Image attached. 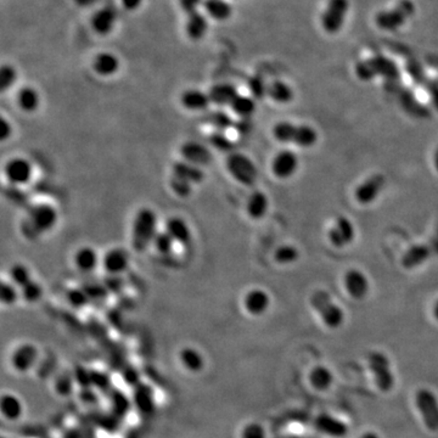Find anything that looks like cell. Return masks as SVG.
Listing matches in <instances>:
<instances>
[{
  "instance_id": "6da1fadb",
  "label": "cell",
  "mask_w": 438,
  "mask_h": 438,
  "mask_svg": "<svg viewBox=\"0 0 438 438\" xmlns=\"http://www.w3.org/2000/svg\"><path fill=\"white\" fill-rule=\"evenodd\" d=\"M58 219L59 215L53 206L48 204L33 206L28 211L27 218L22 222V233L29 240H34L53 230Z\"/></svg>"
},
{
  "instance_id": "7a4b0ae2",
  "label": "cell",
  "mask_w": 438,
  "mask_h": 438,
  "mask_svg": "<svg viewBox=\"0 0 438 438\" xmlns=\"http://www.w3.org/2000/svg\"><path fill=\"white\" fill-rule=\"evenodd\" d=\"M157 216L151 208H141L136 213L132 227V245L133 249L139 252L145 251L152 245L156 236Z\"/></svg>"
},
{
  "instance_id": "3957f363",
  "label": "cell",
  "mask_w": 438,
  "mask_h": 438,
  "mask_svg": "<svg viewBox=\"0 0 438 438\" xmlns=\"http://www.w3.org/2000/svg\"><path fill=\"white\" fill-rule=\"evenodd\" d=\"M273 134L280 143H292L303 147L314 145L318 141V134L312 127L295 125L291 122H279L273 128Z\"/></svg>"
},
{
  "instance_id": "277c9868",
  "label": "cell",
  "mask_w": 438,
  "mask_h": 438,
  "mask_svg": "<svg viewBox=\"0 0 438 438\" xmlns=\"http://www.w3.org/2000/svg\"><path fill=\"white\" fill-rule=\"evenodd\" d=\"M311 304L318 312L326 326L331 329L339 328L343 323V311L334 303L330 296L325 291H317L311 297Z\"/></svg>"
},
{
  "instance_id": "5b68a950",
  "label": "cell",
  "mask_w": 438,
  "mask_h": 438,
  "mask_svg": "<svg viewBox=\"0 0 438 438\" xmlns=\"http://www.w3.org/2000/svg\"><path fill=\"white\" fill-rule=\"evenodd\" d=\"M38 361V347L32 342H22L11 352L9 364L15 373L26 375L36 368Z\"/></svg>"
},
{
  "instance_id": "8992f818",
  "label": "cell",
  "mask_w": 438,
  "mask_h": 438,
  "mask_svg": "<svg viewBox=\"0 0 438 438\" xmlns=\"http://www.w3.org/2000/svg\"><path fill=\"white\" fill-rule=\"evenodd\" d=\"M350 9L348 0H329L321 14V27L329 34H336L343 27Z\"/></svg>"
},
{
  "instance_id": "52a82bcc",
  "label": "cell",
  "mask_w": 438,
  "mask_h": 438,
  "mask_svg": "<svg viewBox=\"0 0 438 438\" xmlns=\"http://www.w3.org/2000/svg\"><path fill=\"white\" fill-rule=\"evenodd\" d=\"M369 368L374 374L375 382L382 392H389L395 386V376L391 372L389 358L384 353L372 352L368 357Z\"/></svg>"
},
{
  "instance_id": "ba28073f",
  "label": "cell",
  "mask_w": 438,
  "mask_h": 438,
  "mask_svg": "<svg viewBox=\"0 0 438 438\" xmlns=\"http://www.w3.org/2000/svg\"><path fill=\"white\" fill-rule=\"evenodd\" d=\"M227 168L236 182L243 185H252L257 179V168L252 160L243 154H233L228 157Z\"/></svg>"
},
{
  "instance_id": "9c48e42d",
  "label": "cell",
  "mask_w": 438,
  "mask_h": 438,
  "mask_svg": "<svg viewBox=\"0 0 438 438\" xmlns=\"http://www.w3.org/2000/svg\"><path fill=\"white\" fill-rule=\"evenodd\" d=\"M417 409L422 413L426 428L438 431V400L430 389H419L415 395Z\"/></svg>"
},
{
  "instance_id": "30bf717a",
  "label": "cell",
  "mask_w": 438,
  "mask_h": 438,
  "mask_svg": "<svg viewBox=\"0 0 438 438\" xmlns=\"http://www.w3.org/2000/svg\"><path fill=\"white\" fill-rule=\"evenodd\" d=\"M4 174L12 185H25L31 182L33 175L32 163L23 157H14L6 162Z\"/></svg>"
},
{
  "instance_id": "8fae6325",
  "label": "cell",
  "mask_w": 438,
  "mask_h": 438,
  "mask_svg": "<svg viewBox=\"0 0 438 438\" xmlns=\"http://www.w3.org/2000/svg\"><path fill=\"white\" fill-rule=\"evenodd\" d=\"M414 12V8L409 1H403L400 5L396 6L395 9L391 11H382L379 12L376 16V23L378 26L384 28L386 31H393L395 28H398L404 25L406 19L411 16Z\"/></svg>"
},
{
  "instance_id": "7c38bea8",
  "label": "cell",
  "mask_w": 438,
  "mask_h": 438,
  "mask_svg": "<svg viewBox=\"0 0 438 438\" xmlns=\"http://www.w3.org/2000/svg\"><path fill=\"white\" fill-rule=\"evenodd\" d=\"M133 408L139 411L141 415H151L156 411V393L150 385L141 384L133 389L132 395Z\"/></svg>"
},
{
  "instance_id": "4fadbf2b",
  "label": "cell",
  "mask_w": 438,
  "mask_h": 438,
  "mask_svg": "<svg viewBox=\"0 0 438 438\" xmlns=\"http://www.w3.org/2000/svg\"><path fill=\"white\" fill-rule=\"evenodd\" d=\"M386 178L382 174H374L358 185L354 191L356 200L362 205H368L378 199L380 193L384 190Z\"/></svg>"
},
{
  "instance_id": "5bb4252c",
  "label": "cell",
  "mask_w": 438,
  "mask_h": 438,
  "mask_svg": "<svg viewBox=\"0 0 438 438\" xmlns=\"http://www.w3.org/2000/svg\"><path fill=\"white\" fill-rule=\"evenodd\" d=\"M178 362L186 373L197 375L206 369L205 354L194 346L182 347L178 352Z\"/></svg>"
},
{
  "instance_id": "9a60e30c",
  "label": "cell",
  "mask_w": 438,
  "mask_h": 438,
  "mask_svg": "<svg viewBox=\"0 0 438 438\" xmlns=\"http://www.w3.org/2000/svg\"><path fill=\"white\" fill-rule=\"evenodd\" d=\"M356 230L351 221L346 217H339L329 229L328 238L335 247H345L354 240Z\"/></svg>"
},
{
  "instance_id": "2e32d148",
  "label": "cell",
  "mask_w": 438,
  "mask_h": 438,
  "mask_svg": "<svg viewBox=\"0 0 438 438\" xmlns=\"http://www.w3.org/2000/svg\"><path fill=\"white\" fill-rule=\"evenodd\" d=\"M180 155L183 161L195 165L197 167H205L212 162V154L210 149L197 141H186L180 147Z\"/></svg>"
},
{
  "instance_id": "e0dca14e",
  "label": "cell",
  "mask_w": 438,
  "mask_h": 438,
  "mask_svg": "<svg viewBox=\"0 0 438 438\" xmlns=\"http://www.w3.org/2000/svg\"><path fill=\"white\" fill-rule=\"evenodd\" d=\"M298 168V158L295 152L282 150L278 152L271 161V171L276 177L287 179L296 173Z\"/></svg>"
},
{
  "instance_id": "ac0fdd59",
  "label": "cell",
  "mask_w": 438,
  "mask_h": 438,
  "mask_svg": "<svg viewBox=\"0 0 438 438\" xmlns=\"http://www.w3.org/2000/svg\"><path fill=\"white\" fill-rule=\"evenodd\" d=\"M130 258L128 252L123 249L108 250L101 258V265L108 274L121 276L130 267Z\"/></svg>"
},
{
  "instance_id": "d6986e66",
  "label": "cell",
  "mask_w": 438,
  "mask_h": 438,
  "mask_svg": "<svg viewBox=\"0 0 438 438\" xmlns=\"http://www.w3.org/2000/svg\"><path fill=\"white\" fill-rule=\"evenodd\" d=\"M0 414L6 422H19L25 414V404L15 393L4 392L0 397Z\"/></svg>"
},
{
  "instance_id": "ffe728a7",
  "label": "cell",
  "mask_w": 438,
  "mask_h": 438,
  "mask_svg": "<svg viewBox=\"0 0 438 438\" xmlns=\"http://www.w3.org/2000/svg\"><path fill=\"white\" fill-rule=\"evenodd\" d=\"M271 306L269 295L260 289H254L246 293L243 298V307L247 313L254 317H260L268 311Z\"/></svg>"
},
{
  "instance_id": "44dd1931",
  "label": "cell",
  "mask_w": 438,
  "mask_h": 438,
  "mask_svg": "<svg viewBox=\"0 0 438 438\" xmlns=\"http://www.w3.org/2000/svg\"><path fill=\"white\" fill-rule=\"evenodd\" d=\"M117 22V14L112 8L105 6L97 10L92 17V27L99 36H108L114 31Z\"/></svg>"
},
{
  "instance_id": "7402d4cb",
  "label": "cell",
  "mask_w": 438,
  "mask_h": 438,
  "mask_svg": "<svg viewBox=\"0 0 438 438\" xmlns=\"http://www.w3.org/2000/svg\"><path fill=\"white\" fill-rule=\"evenodd\" d=\"M182 106L193 112H201L210 108L211 99L208 93L202 92L200 89H188L180 95Z\"/></svg>"
},
{
  "instance_id": "603a6c76",
  "label": "cell",
  "mask_w": 438,
  "mask_h": 438,
  "mask_svg": "<svg viewBox=\"0 0 438 438\" xmlns=\"http://www.w3.org/2000/svg\"><path fill=\"white\" fill-rule=\"evenodd\" d=\"M345 287L352 297L362 300L368 295L369 282L362 271L351 269L345 276Z\"/></svg>"
},
{
  "instance_id": "cb8c5ba5",
  "label": "cell",
  "mask_w": 438,
  "mask_h": 438,
  "mask_svg": "<svg viewBox=\"0 0 438 438\" xmlns=\"http://www.w3.org/2000/svg\"><path fill=\"white\" fill-rule=\"evenodd\" d=\"M175 243H180L183 246H188L191 243V229L189 224L185 222L180 217H171L166 222V229H165Z\"/></svg>"
},
{
  "instance_id": "d4e9b609",
  "label": "cell",
  "mask_w": 438,
  "mask_h": 438,
  "mask_svg": "<svg viewBox=\"0 0 438 438\" xmlns=\"http://www.w3.org/2000/svg\"><path fill=\"white\" fill-rule=\"evenodd\" d=\"M208 95L211 99V103L215 104L216 106H230L234 99L239 95L238 88L230 83H218L210 89Z\"/></svg>"
},
{
  "instance_id": "484cf974",
  "label": "cell",
  "mask_w": 438,
  "mask_h": 438,
  "mask_svg": "<svg viewBox=\"0 0 438 438\" xmlns=\"http://www.w3.org/2000/svg\"><path fill=\"white\" fill-rule=\"evenodd\" d=\"M93 70L100 77L114 76L119 70V58L108 51L100 53L94 58Z\"/></svg>"
},
{
  "instance_id": "4316f807",
  "label": "cell",
  "mask_w": 438,
  "mask_h": 438,
  "mask_svg": "<svg viewBox=\"0 0 438 438\" xmlns=\"http://www.w3.org/2000/svg\"><path fill=\"white\" fill-rule=\"evenodd\" d=\"M75 265L83 273H92L97 268V265L101 263L97 251L90 246H83L77 250L73 257Z\"/></svg>"
},
{
  "instance_id": "83f0119b",
  "label": "cell",
  "mask_w": 438,
  "mask_h": 438,
  "mask_svg": "<svg viewBox=\"0 0 438 438\" xmlns=\"http://www.w3.org/2000/svg\"><path fill=\"white\" fill-rule=\"evenodd\" d=\"M108 395L110 398V411L122 420L123 417L128 415L130 411L133 409L132 397H128L123 392L114 389H111Z\"/></svg>"
},
{
  "instance_id": "f1b7e54d",
  "label": "cell",
  "mask_w": 438,
  "mask_h": 438,
  "mask_svg": "<svg viewBox=\"0 0 438 438\" xmlns=\"http://www.w3.org/2000/svg\"><path fill=\"white\" fill-rule=\"evenodd\" d=\"M16 104L19 108L23 112L33 114L38 110L40 105L39 93L34 88L23 87L17 93Z\"/></svg>"
},
{
  "instance_id": "f546056e",
  "label": "cell",
  "mask_w": 438,
  "mask_h": 438,
  "mask_svg": "<svg viewBox=\"0 0 438 438\" xmlns=\"http://www.w3.org/2000/svg\"><path fill=\"white\" fill-rule=\"evenodd\" d=\"M268 206L269 202H268L267 195L262 191H254L250 195L249 200L246 204V211L250 218L258 221L265 216V213L268 211Z\"/></svg>"
},
{
  "instance_id": "4dcf8cb0",
  "label": "cell",
  "mask_w": 438,
  "mask_h": 438,
  "mask_svg": "<svg viewBox=\"0 0 438 438\" xmlns=\"http://www.w3.org/2000/svg\"><path fill=\"white\" fill-rule=\"evenodd\" d=\"M315 425L319 431L326 433L329 436H332V437H343L348 433V428H347L345 422L337 420L330 415H325V414L318 417Z\"/></svg>"
},
{
  "instance_id": "1f68e13d",
  "label": "cell",
  "mask_w": 438,
  "mask_h": 438,
  "mask_svg": "<svg viewBox=\"0 0 438 438\" xmlns=\"http://www.w3.org/2000/svg\"><path fill=\"white\" fill-rule=\"evenodd\" d=\"M186 16H188V20H186V25H185V29H186V33L190 38L193 40H200L204 38V36L208 29V21H207L206 16L201 14L200 10L186 15Z\"/></svg>"
},
{
  "instance_id": "d6a6232c",
  "label": "cell",
  "mask_w": 438,
  "mask_h": 438,
  "mask_svg": "<svg viewBox=\"0 0 438 438\" xmlns=\"http://www.w3.org/2000/svg\"><path fill=\"white\" fill-rule=\"evenodd\" d=\"M53 386H54L55 393L62 398H67V397L75 395L76 389H78L73 372L60 373L55 378Z\"/></svg>"
},
{
  "instance_id": "836d02e7",
  "label": "cell",
  "mask_w": 438,
  "mask_h": 438,
  "mask_svg": "<svg viewBox=\"0 0 438 438\" xmlns=\"http://www.w3.org/2000/svg\"><path fill=\"white\" fill-rule=\"evenodd\" d=\"M202 6L207 15L216 21H226L233 14L232 5L227 0H204Z\"/></svg>"
},
{
  "instance_id": "e575fe53",
  "label": "cell",
  "mask_w": 438,
  "mask_h": 438,
  "mask_svg": "<svg viewBox=\"0 0 438 438\" xmlns=\"http://www.w3.org/2000/svg\"><path fill=\"white\" fill-rule=\"evenodd\" d=\"M173 174L178 175L180 178L186 179L191 184H199L205 178L202 168L197 167V166L186 162V161H179V162L174 163Z\"/></svg>"
},
{
  "instance_id": "d590c367",
  "label": "cell",
  "mask_w": 438,
  "mask_h": 438,
  "mask_svg": "<svg viewBox=\"0 0 438 438\" xmlns=\"http://www.w3.org/2000/svg\"><path fill=\"white\" fill-rule=\"evenodd\" d=\"M267 94L273 101L278 104H287L293 99V92L291 87L287 86L285 82L276 81L267 88Z\"/></svg>"
},
{
  "instance_id": "8d00e7d4",
  "label": "cell",
  "mask_w": 438,
  "mask_h": 438,
  "mask_svg": "<svg viewBox=\"0 0 438 438\" xmlns=\"http://www.w3.org/2000/svg\"><path fill=\"white\" fill-rule=\"evenodd\" d=\"M428 256H430V251L426 246L424 245L414 246L409 251H406V254L403 256L402 265L406 269H413L417 265H422L425 260H428Z\"/></svg>"
},
{
  "instance_id": "74e56055",
  "label": "cell",
  "mask_w": 438,
  "mask_h": 438,
  "mask_svg": "<svg viewBox=\"0 0 438 438\" xmlns=\"http://www.w3.org/2000/svg\"><path fill=\"white\" fill-rule=\"evenodd\" d=\"M229 108L239 117L247 119L250 116H252L256 111V101H254V97L239 94L238 97L234 99L233 103Z\"/></svg>"
},
{
  "instance_id": "f35d334b",
  "label": "cell",
  "mask_w": 438,
  "mask_h": 438,
  "mask_svg": "<svg viewBox=\"0 0 438 438\" xmlns=\"http://www.w3.org/2000/svg\"><path fill=\"white\" fill-rule=\"evenodd\" d=\"M66 300L73 309H83L92 302L83 287H73L66 292Z\"/></svg>"
},
{
  "instance_id": "ab89813d",
  "label": "cell",
  "mask_w": 438,
  "mask_h": 438,
  "mask_svg": "<svg viewBox=\"0 0 438 438\" xmlns=\"http://www.w3.org/2000/svg\"><path fill=\"white\" fill-rule=\"evenodd\" d=\"M309 379L315 389H326L332 384V374L324 367H317L312 370Z\"/></svg>"
},
{
  "instance_id": "60d3db41",
  "label": "cell",
  "mask_w": 438,
  "mask_h": 438,
  "mask_svg": "<svg viewBox=\"0 0 438 438\" xmlns=\"http://www.w3.org/2000/svg\"><path fill=\"white\" fill-rule=\"evenodd\" d=\"M9 276H10V282L20 289L32 280L31 271L26 265H21V263H16L11 267Z\"/></svg>"
},
{
  "instance_id": "b9f144b4",
  "label": "cell",
  "mask_w": 438,
  "mask_h": 438,
  "mask_svg": "<svg viewBox=\"0 0 438 438\" xmlns=\"http://www.w3.org/2000/svg\"><path fill=\"white\" fill-rule=\"evenodd\" d=\"M90 386L97 389V392H110L112 387V381L108 373L101 370H90Z\"/></svg>"
},
{
  "instance_id": "7bdbcfd3",
  "label": "cell",
  "mask_w": 438,
  "mask_h": 438,
  "mask_svg": "<svg viewBox=\"0 0 438 438\" xmlns=\"http://www.w3.org/2000/svg\"><path fill=\"white\" fill-rule=\"evenodd\" d=\"M174 245H175V241L166 230L158 232L152 241V246L155 247L158 254H171L173 251Z\"/></svg>"
},
{
  "instance_id": "ee69618b",
  "label": "cell",
  "mask_w": 438,
  "mask_h": 438,
  "mask_svg": "<svg viewBox=\"0 0 438 438\" xmlns=\"http://www.w3.org/2000/svg\"><path fill=\"white\" fill-rule=\"evenodd\" d=\"M21 297L28 303L38 302L43 296V287L39 282L31 280L25 287H21Z\"/></svg>"
},
{
  "instance_id": "f6af8a7d",
  "label": "cell",
  "mask_w": 438,
  "mask_h": 438,
  "mask_svg": "<svg viewBox=\"0 0 438 438\" xmlns=\"http://www.w3.org/2000/svg\"><path fill=\"white\" fill-rule=\"evenodd\" d=\"M83 289L86 290L88 293V296L90 298V301H100L103 302L106 300L110 292L108 291V289L105 287V284L103 282H90L83 285Z\"/></svg>"
},
{
  "instance_id": "bcb514c9",
  "label": "cell",
  "mask_w": 438,
  "mask_h": 438,
  "mask_svg": "<svg viewBox=\"0 0 438 438\" xmlns=\"http://www.w3.org/2000/svg\"><path fill=\"white\" fill-rule=\"evenodd\" d=\"M193 185L190 182H188L186 179L180 178L178 175H174L169 180V186L173 191L174 194L179 196V197H189L191 193H193Z\"/></svg>"
},
{
  "instance_id": "7dc6e473",
  "label": "cell",
  "mask_w": 438,
  "mask_h": 438,
  "mask_svg": "<svg viewBox=\"0 0 438 438\" xmlns=\"http://www.w3.org/2000/svg\"><path fill=\"white\" fill-rule=\"evenodd\" d=\"M20 292L17 290L16 285H14L12 282H4L1 284V290H0V301L4 306H14L17 302V300L20 297Z\"/></svg>"
},
{
  "instance_id": "c3c4849f",
  "label": "cell",
  "mask_w": 438,
  "mask_h": 438,
  "mask_svg": "<svg viewBox=\"0 0 438 438\" xmlns=\"http://www.w3.org/2000/svg\"><path fill=\"white\" fill-rule=\"evenodd\" d=\"M298 257H300V254H298L297 249L293 247V246H290V245H285V246L279 247V249L276 250V254H274V258L280 265L293 263V262H296L298 260Z\"/></svg>"
},
{
  "instance_id": "681fc988",
  "label": "cell",
  "mask_w": 438,
  "mask_h": 438,
  "mask_svg": "<svg viewBox=\"0 0 438 438\" xmlns=\"http://www.w3.org/2000/svg\"><path fill=\"white\" fill-rule=\"evenodd\" d=\"M17 80L16 70L10 65H3L0 69V90L4 93L10 89Z\"/></svg>"
},
{
  "instance_id": "f907efd6",
  "label": "cell",
  "mask_w": 438,
  "mask_h": 438,
  "mask_svg": "<svg viewBox=\"0 0 438 438\" xmlns=\"http://www.w3.org/2000/svg\"><path fill=\"white\" fill-rule=\"evenodd\" d=\"M240 438H267V431L260 422H247L240 430Z\"/></svg>"
},
{
  "instance_id": "816d5d0a",
  "label": "cell",
  "mask_w": 438,
  "mask_h": 438,
  "mask_svg": "<svg viewBox=\"0 0 438 438\" xmlns=\"http://www.w3.org/2000/svg\"><path fill=\"white\" fill-rule=\"evenodd\" d=\"M211 143L212 145L218 149L219 151H229L233 147L232 141L223 133V130H218L215 134H212Z\"/></svg>"
},
{
  "instance_id": "f5cc1de1",
  "label": "cell",
  "mask_w": 438,
  "mask_h": 438,
  "mask_svg": "<svg viewBox=\"0 0 438 438\" xmlns=\"http://www.w3.org/2000/svg\"><path fill=\"white\" fill-rule=\"evenodd\" d=\"M103 282L108 289V291L112 292V293H119L125 287L123 278L121 276H116V274H108Z\"/></svg>"
},
{
  "instance_id": "db71d44e",
  "label": "cell",
  "mask_w": 438,
  "mask_h": 438,
  "mask_svg": "<svg viewBox=\"0 0 438 438\" xmlns=\"http://www.w3.org/2000/svg\"><path fill=\"white\" fill-rule=\"evenodd\" d=\"M210 122L212 125H215L218 130H224L228 128L229 125H232V119L224 112L221 111H216V112H212L210 114Z\"/></svg>"
},
{
  "instance_id": "11a10c76",
  "label": "cell",
  "mask_w": 438,
  "mask_h": 438,
  "mask_svg": "<svg viewBox=\"0 0 438 438\" xmlns=\"http://www.w3.org/2000/svg\"><path fill=\"white\" fill-rule=\"evenodd\" d=\"M123 379H125V384L132 389H134L141 382V373L134 367H128L125 370H123Z\"/></svg>"
},
{
  "instance_id": "9f6ffc18",
  "label": "cell",
  "mask_w": 438,
  "mask_h": 438,
  "mask_svg": "<svg viewBox=\"0 0 438 438\" xmlns=\"http://www.w3.org/2000/svg\"><path fill=\"white\" fill-rule=\"evenodd\" d=\"M179 4L182 10L184 11L186 15H190L199 11L200 6L204 5V0H179Z\"/></svg>"
},
{
  "instance_id": "6f0895ef",
  "label": "cell",
  "mask_w": 438,
  "mask_h": 438,
  "mask_svg": "<svg viewBox=\"0 0 438 438\" xmlns=\"http://www.w3.org/2000/svg\"><path fill=\"white\" fill-rule=\"evenodd\" d=\"M12 134V125L8 122V119L5 117L1 119V130H0V136H1V141H5L6 139L10 138Z\"/></svg>"
},
{
  "instance_id": "680465c9",
  "label": "cell",
  "mask_w": 438,
  "mask_h": 438,
  "mask_svg": "<svg viewBox=\"0 0 438 438\" xmlns=\"http://www.w3.org/2000/svg\"><path fill=\"white\" fill-rule=\"evenodd\" d=\"M121 3L127 10L134 11L141 8L143 0H121Z\"/></svg>"
},
{
  "instance_id": "91938a15",
  "label": "cell",
  "mask_w": 438,
  "mask_h": 438,
  "mask_svg": "<svg viewBox=\"0 0 438 438\" xmlns=\"http://www.w3.org/2000/svg\"><path fill=\"white\" fill-rule=\"evenodd\" d=\"M64 438H84V436L82 435L80 430H69V431L65 433Z\"/></svg>"
},
{
  "instance_id": "94428289",
  "label": "cell",
  "mask_w": 438,
  "mask_h": 438,
  "mask_svg": "<svg viewBox=\"0 0 438 438\" xmlns=\"http://www.w3.org/2000/svg\"><path fill=\"white\" fill-rule=\"evenodd\" d=\"M361 438H380V437L379 436H378V435H376V433H364V435H363L362 437Z\"/></svg>"
},
{
  "instance_id": "6125c7cd",
  "label": "cell",
  "mask_w": 438,
  "mask_h": 438,
  "mask_svg": "<svg viewBox=\"0 0 438 438\" xmlns=\"http://www.w3.org/2000/svg\"><path fill=\"white\" fill-rule=\"evenodd\" d=\"M433 162H435V168H436V171L438 172V147L436 149V152H435V157H433Z\"/></svg>"
},
{
  "instance_id": "be15d7a7",
  "label": "cell",
  "mask_w": 438,
  "mask_h": 438,
  "mask_svg": "<svg viewBox=\"0 0 438 438\" xmlns=\"http://www.w3.org/2000/svg\"><path fill=\"white\" fill-rule=\"evenodd\" d=\"M433 315H435V318L438 320V301L435 303V306H433Z\"/></svg>"
}]
</instances>
